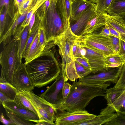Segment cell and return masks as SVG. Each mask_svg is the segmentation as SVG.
I'll return each mask as SVG.
<instances>
[{
  "label": "cell",
  "instance_id": "6da1fadb",
  "mask_svg": "<svg viewBox=\"0 0 125 125\" xmlns=\"http://www.w3.org/2000/svg\"><path fill=\"white\" fill-rule=\"evenodd\" d=\"M55 45L48 44L40 55L25 64L34 87H42L50 83L61 73L62 64L56 56L55 45Z\"/></svg>",
  "mask_w": 125,
  "mask_h": 125
},
{
  "label": "cell",
  "instance_id": "7a4b0ae2",
  "mask_svg": "<svg viewBox=\"0 0 125 125\" xmlns=\"http://www.w3.org/2000/svg\"><path fill=\"white\" fill-rule=\"evenodd\" d=\"M109 83L104 84L73 82L68 96L62 103L52 104L55 110H65L72 112L83 111L90 101L99 96H104Z\"/></svg>",
  "mask_w": 125,
  "mask_h": 125
},
{
  "label": "cell",
  "instance_id": "3957f363",
  "mask_svg": "<svg viewBox=\"0 0 125 125\" xmlns=\"http://www.w3.org/2000/svg\"><path fill=\"white\" fill-rule=\"evenodd\" d=\"M19 42V38L13 37L11 40L3 47L0 54L1 67L0 77L11 84L14 73L22 63L19 61L18 56Z\"/></svg>",
  "mask_w": 125,
  "mask_h": 125
},
{
  "label": "cell",
  "instance_id": "277c9868",
  "mask_svg": "<svg viewBox=\"0 0 125 125\" xmlns=\"http://www.w3.org/2000/svg\"><path fill=\"white\" fill-rule=\"evenodd\" d=\"M57 0H50L47 17L41 21L48 43L60 36L66 30L56 7Z\"/></svg>",
  "mask_w": 125,
  "mask_h": 125
},
{
  "label": "cell",
  "instance_id": "5b68a950",
  "mask_svg": "<svg viewBox=\"0 0 125 125\" xmlns=\"http://www.w3.org/2000/svg\"><path fill=\"white\" fill-rule=\"evenodd\" d=\"M77 41L82 46L100 52L104 56L116 53L110 37L92 32L81 36Z\"/></svg>",
  "mask_w": 125,
  "mask_h": 125
},
{
  "label": "cell",
  "instance_id": "8992f818",
  "mask_svg": "<svg viewBox=\"0 0 125 125\" xmlns=\"http://www.w3.org/2000/svg\"><path fill=\"white\" fill-rule=\"evenodd\" d=\"M79 38L72 32L70 24L63 33L53 41L55 44L58 47L59 53L62 59V70L65 72L67 65L74 60L72 48Z\"/></svg>",
  "mask_w": 125,
  "mask_h": 125
},
{
  "label": "cell",
  "instance_id": "52a82bcc",
  "mask_svg": "<svg viewBox=\"0 0 125 125\" xmlns=\"http://www.w3.org/2000/svg\"><path fill=\"white\" fill-rule=\"evenodd\" d=\"M22 91L37 112L39 122H45L55 125L54 123L55 110L52 104L32 91Z\"/></svg>",
  "mask_w": 125,
  "mask_h": 125
},
{
  "label": "cell",
  "instance_id": "ba28073f",
  "mask_svg": "<svg viewBox=\"0 0 125 125\" xmlns=\"http://www.w3.org/2000/svg\"><path fill=\"white\" fill-rule=\"evenodd\" d=\"M96 116L86 110L69 112L65 110H59L55 111L54 121L56 125H77Z\"/></svg>",
  "mask_w": 125,
  "mask_h": 125
},
{
  "label": "cell",
  "instance_id": "9c48e42d",
  "mask_svg": "<svg viewBox=\"0 0 125 125\" xmlns=\"http://www.w3.org/2000/svg\"><path fill=\"white\" fill-rule=\"evenodd\" d=\"M123 65L105 71L91 73L83 78H79L78 81L99 84H104L110 82L116 83L120 76Z\"/></svg>",
  "mask_w": 125,
  "mask_h": 125
},
{
  "label": "cell",
  "instance_id": "30bf717a",
  "mask_svg": "<svg viewBox=\"0 0 125 125\" xmlns=\"http://www.w3.org/2000/svg\"><path fill=\"white\" fill-rule=\"evenodd\" d=\"M68 80L66 74L61 71L52 84L39 96L51 104L62 103L63 100L62 88Z\"/></svg>",
  "mask_w": 125,
  "mask_h": 125
},
{
  "label": "cell",
  "instance_id": "8fae6325",
  "mask_svg": "<svg viewBox=\"0 0 125 125\" xmlns=\"http://www.w3.org/2000/svg\"><path fill=\"white\" fill-rule=\"evenodd\" d=\"M18 90L32 91L35 87L27 70L22 62L14 71L12 84Z\"/></svg>",
  "mask_w": 125,
  "mask_h": 125
},
{
  "label": "cell",
  "instance_id": "7c38bea8",
  "mask_svg": "<svg viewBox=\"0 0 125 125\" xmlns=\"http://www.w3.org/2000/svg\"><path fill=\"white\" fill-rule=\"evenodd\" d=\"M81 46L86 51L85 54L83 56L88 60L92 73H94L109 69L107 67L104 59V56L103 54L86 47Z\"/></svg>",
  "mask_w": 125,
  "mask_h": 125
},
{
  "label": "cell",
  "instance_id": "4fadbf2b",
  "mask_svg": "<svg viewBox=\"0 0 125 125\" xmlns=\"http://www.w3.org/2000/svg\"><path fill=\"white\" fill-rule=\"evenodd\" d=\"M96 13L95 8L87 10L74 20H70V28L72 32L79 37L87 23Z\"/></svg>",
  "mask_w": 125,
  "mask_h": 125
},
{
  "label": "cell",
  "instance_id": "5bb4252c",
  "mask_svg": "<svg viewBox=\"0 0 125 125\" xmlns=\"http://www.w3.org/2000/svg\"><path fill=\"white\" fill-rule=\"evenodd\" d=\"M2 104L5 109L12 111L27 120L36 123L40 122V118L38 115L13 100L3 103Z\"/></svg>",
  "mask_w": 125,
  "mask_h": 125
},
{
  "label": "cell",
  "instance_id": "9a60e30c",
  "mask_svg": "<svg viewBox=\"0 0 125 125\" xmlns=\"http://www.w3.org/2000/svg\"><path fill=\"white\" fill-rule=\"evenodd\" d=\"M65 71L68 80L73 82L92 73L91 71L85 68L75 59L67 65Z\"/></svg>",
  "mask_w": 125,
  "mask_h": 125
},
{
  "label": "cell",
  "instance_id": "2e32d148",
  "mask_svg": "<svg viewBox=\"0 0 125 125\" xmlns=\"http://www.w3.org/2000/svg\"><path fill=\"white\" fill-rule=\"evenodd\" d=\"M96 12L92 17L82 32L81 36L93 32L104 26L106 23V13Z\"/></svg>",
  "mask_w": 125,
  "mask_h": 125
},
{
  "label": "cell",
  "instance_id": "e0dca14e",
  "mask_svg": "<svg viewBox=\"0 0 125 125\" xmlns=\"http://www.w3.org/2000/svg\"><path fill=\"white\" fill-rule=\"evenodd\" d=\"M96 4L88 0H75L71 4V17L74 20L85 10L95 8Z\"/></svg>",
  "mask_w": 125,
  "mask_h": 125
},
{
  "label": "cell",
  "instance_id": "ac0fdd59",
  "mask_svg": "<svg viewBox=\"0 0 125 125\" xmlns=\"http://www.w3.org/2000/svg\"><path fill=\"white\" fill-rule=\"evenodd\" d=\"M71 3L70 0H57L56 1V8L66 29L70 24Z\"/></svg>",
  "mask_w": 125,
  "mask_h": 125
},
{
  "label": "cell",
  "instance_id": "d6986e66",
  "mask_svg": "<svg viewBox=\"0 0 125 125\" xmlns=\"http://www.w3.org/2000/svg\"><path fill=\"white\" fill-rule=\"evenodd\" d=\"M106 23L118 31L122 36H125V21L119 15H111L106 13Z\"/></svg>",
  "mask_w": 125,
  "mask_h": 125
},
{
  "label": "cell",
  "instance_id": "ffe728a7",
  "mask_svg": "<svg viewBox=\"0 0 125 125\" xmlns=\"http://www.w3.org/2000/svg\"><path fill=\"white\" fill-rule=\"evenodd\" d=\"M44 49L40 45L39 40V32L31 44L25 59V64H26L36 58L42 53Z\"/></svg>",
  "mask_w": 125,
  "mask_h": 125
},
{
  "label": "cell",
  "instance_id": "44dd1931",
  "mask_svg": "<svg viewBox=\"0 0 125 125\" xmlns=\"http://www.w3.org/2000/svg\"><path fill=\"white\" fill-rule=\"evenodd\" d=\"M116 113L100 114L93 118L79 123L77 125H104L114 118Z\"/></svg>",
  "mask_w": 125,
  "mask_h": 125
},
{
  "label": "cell",
  "instance_id": "7402d4cb",
  "mask_svg": "<svg viewBox=\"0 0 125 125\" xmlns=\"http://www.w3.org/2000/svg\"><path fill=\"white\" fill-rule=\"evenodd\" d=\"M29 33L28 25L24 28L17 35L14 37L19 39L18 54L19 60L21 63L23 53L26 45Z\"/></svg>",
  "mask_w": 125,
  "mask_h": 125
},
{
  "label": "cell",
  "instance_id": "603a6c76",
  "mask_svg": "<svg viewBox=\"0 0 125 125\" xmlns=\"http://www.w3.org/2000/svg\"><path fill=\"white\" fill-rule=\"evenodd\" d=\"M125 102V90L121 95L111 104L107 105L104 108L102 109L100 114H109L114 113L119 109Z\"/></svg>",
  "mask_w": 125,
  "mask_h": 125
},
{
  "label": "cell",
  "instance_id": "cb8c5ba5",
  "mask_svg": "<svg viewBox=\"0 0 125 125\" xmlns=\"http://www.w3.org/2000/svg\"><path fill=\"white\" fill-rule=\"evenodd\" d=\"M0 91L12 100H14L19 90L12 84L0 78Z\"/></svg>",
  "mask_w": 125,
  "mask_h": 125
},
{
  "label": "cell",
  "instance_id": "d4e9b609",
  "mask_svg": "<svg viewBox=\"0 0 125 125\" xmlns=\"http://www.w3.org/2000/svg\"><path fill=\"white\" fill-rule=\"evenodd\" d=\"M104 59L109 69L118 67L125 63V59L118 53L104 56Z\"/></svg>",
  "mask_w": 125,
  "mask_h": 125
},
{
  "label": "cell",
  "instance_id": "484cf974",
  "mask_svg": "<svg viewBox=\"0 0 125 125\" xmlns=\"http://www.w3.org/2000/svg\"><path fill=\"white\" fill-rule=\"evenodd\" d=\"M106 12L111 15L125 12V0H113Z\"/></svg>",
  "mask_w": 125,
  "mask_h": 125
},
{
  "label": "cell",
  "instance_id": "4316f807",
  "mask_svg": "<svg viewBox=\"0 0 125 125\" xmlns=\"http://www.w3.org/2000/svg\"><path fill=\"white\" fill-rule=\"evenodd\" d=\"M6 114L12 122V125H33V122L27 120L16 113L7 109H5Z\"/></svg>",
  "mask_w": 125,
  "mask_h": 125
},
{
  "label": "cell",
  "instance_id": "83f0119b",
  "mask_svg": "<svg viewBox=\"0 0 125 125\" xmlns=\"http://www.w3.org/2000/svg\"><path fill=\"white\" fill-rule=\"evenodd\" d=\"M41 21H37L34 22L30 32H29L27 41L24 50L22 58H25L27 55L30 46L37 34L39 32Z\"/></svg>",
  "mask_w": 125,
  "mask_h": 125
},
{
  "label": "cell",
  "instance_id": "f1b7e54d",
  "mask_svg": "<svg viewBox=\"0 0 125 125\" xmlns=\"http://www.w3.org/2000/svg\"><path fill=\"white\" fill-rule=\"evenodd\" d=\"M13 101L38 115L37 112L22 90H18Z\"/></svg>",
  "mask_w": 125,
  "mask_h": 125
},
{
  "label": "cell",
  "instance_id": "f546056e",
  "mask_svg": "<svg viewBox=\"0 0 125 125\" xmlns=\"http://www.w3.org/2000/svg\"><path fill=\"white\" fill-rule=\"evenodd\" d=\"M124 90L116 89L114 87L107 89L104 97L107 101V105L111 104L123 93Z\"/></svg>",
  "mask_w": 125,
  "mask_h": 125
},
{
  "label": "cell",
  "instance_id": "4dcf8cb0",
  "mask_svg": "<svg viewBox=\"0 0 125 125\" xmlns=\"http://www.w3.org/2000/svg\"><path fill=\"white\" fill-rule=\"evenodd\" d=\"M116 112L115 117L105 125H125V113L119 111Z\"/></svg>",
  "mask_w": 125,
  "mask_h": 125
},
{
  "label": "cell",
  "instance_id": "1f68e13d",
  "mask_svg": "<svg viewBox=\"0 0 125 125\" xmlns=\"http://www.w3.org/2000/svg\"><path fill=\"white\" fill-rule=\"evenodd\" d=\"M113 0H98L96 3L95 11L97 13L106 12Z\"/></svg>",
  "mask_w": 125,
  "mask_h": 125
},
{
  "label": "cell",
  "instance_id": "d6a6232c",
  "mask_svg": "<svg viewBox=\"0 0 125 125\" xmlns=\"http://www.w3.org/2000/svg\"><path fill=\"white\" fill-rule=\"evenodd\" d=\"M77 40L73 44L72 48V54L74 60L84 56L85 53V50L81 46Z\"/></svg>",
  "mask_w": 125,
  "mask_h": 125
},
{
  "label": "cell",
  "instance_id": "836d02e7",
  "mask_svg": "<svg viewBox=\"0 0 125 125\" xmlns=\"http://www.w3.org/2000/svg\"><path fill=\"white\" fill-rule=\"evenodd\" d=\"M116 89H125V63L122 65L121 72L118 79L113 87Z\"/></svg>",
  "mask_w": 125,
  "mask_h": 125
},
{
  "label": "cell",
  "instance_id": "e575fe53",
  "mask_svg": "<svg viewBox=\"0 0 125 125\" xmlns=\"http://www.w3.org/2000/svg\"><path fill=\"white\" fill-rule=\"evenodd\" d=\"M39 40L40 45L44 49L48 43L44 30L41 25L39 31Z\"/></svg>",
  "mask_w": 125,
  "mask_h": 125
},
{
  "label": "cell",
  "instance_id": "d590c367",
  "mask_svg": "<svg viewBox=\"0 0 125 125\" xmlns=\"http://www.w3.org/2000/svg\"><path fill=\"white\" fill-rule=\"evenodd\" d=\"M122 36L121 39H119V47L118 53L125 60V37Z\"/></svg>",
  "mask_w": 125,
  "mask_h": 125
},
{
  "label": "cell",
  "instance_id": "8d00e7d4",
  "mask_svg": "<svg viewBox=\"0 0 125 125\" xmlns=\"http://www.w3.org/2000/svg\"><path fill=\"white\" fill-rule=\"evenodd\" d=\"M75 59L85 68L91 71L88 60L85 57L83 56L77 58Z\"/></svg>",
  "mask_w": 125,
  "mask_h": 125
},
{
  "label": "cell",
  "instance_id": "74e56055",
  "mask_svg": "<svg viewBox=\"0 0 125 125\" xmlns=\"http://www.w3.org/2000/svg\"><path fill=\"white\" fill-rule=\"evenodd\" d=\"M71 87L72 85L67 82L64 83L62 88V90L63 100L66 98L68 96L70 91Z\"/></svg>",
  "mask_w": 125,
  "mask_h": 125
},
{
  "label": "cell",
  "instance_id": "f35d334b",
  "mask_svg": "<svg viewBox=\"0 0 125 125\" xmlns=\"http://www.w3.org/2000/svg\"><path fill=\"white\" fill-rule=\"evenodd\" d=\"M112 45L116 53H118L119 47V39L116 37L110 36Z\"/></svg>",
  "mask_w": 125,
  "mask_h": 125
},
{
  "label": "cell",
  "instance_id": "ab89813d",
  "mask_svg": "<svg viewBox=\"0 0 125 125\" xmlns=\"http://www.w3.org/2000/svg\"><path fill=\"white\" fill-rule=\"evenodd\" d=\"M107 24L110 33V36H112L116 37L119 39H121L122 36L121 34L117 31L112 28L108 24Z\"/></svg>",
  "mask_w": 125,
  "mask_h": 125
},
{
  "label": "cell",
  "instance_id": "60d3db41",
  "mask_svg": "<svg viewBox=\"0 0 125 125\" xmlns=\"http://www.w3.org/2000/svg\"><path fill=\"white\" fill-rule=\"evenodd\" d=\"M100 33L105 36L110 37V33L107 24L106 23L104 27L102 28L101 32Z\"/></svg>",
  "mask_w": 125,
  "mask_h": 125
},
{
  "label": "cell",
  "instance_id": "b9f144b4",
  "mask_svg": "<svg viewBox=\"0 0 125 125\" xmlns=\"http://www.w3.org/2000/svg\"><path fill=\"white\" fill-rule=\"evenodd\" d=\"M31 0H26L23 2L20 12L21 14L23 13L27 9Z\"/></svg>",
  "mask_w": 125,
  "mask_h": 125
},
{
  "label": "cell",
  "instance_id": "7bdbcfd3",
  "mask_svg": "<svg viewBox=\"0 0 125 125\" xmlns=\"http://www.w3.org/2000/svg\"><path fill=\"white\" fill-rule=\"evenodd\" d=\"M0 122L3 124L6 125H12V122L10 120L6 119L5 117L2 113H1L0 116Z\"/></svg>",
  "mask_w": 125,
  "mask_h": 125
},
{
  "label": "cell",
  "instance_id": "ee69618b",
  "mask_svg": "<svg viewBox=\"0 0 125 125\" xmlns=\"http://www.w3.org/2000/svg\"><path fill=\"white\" fill-rule=\"evenodd\" d=\"M35 17L34 13L31 16L29 20L28 25L29 32H30L35 22Z\"/></svg>",
  "mask_w": 125,
  "mask_h": 125
},
{
  "label": "cell",
  "instance_id": "f6af8a7d",
  "mask_svg": "<svg viewBox=\"0 0 125 125\" xmlns=\"http://www.w3.org/2000/svg\"><path fill=\"white\" fill-rule=\"evenodd\" d=\"M12 100L0 91V104Z\"/></svg>",
  "mask_w": 125,
  "mask_h": 125
},
{
  "label": "cell",
  "instance_id": "bcb514c9",
  "mask_svg": "<svg viewBox=\"0 0 125 125\" xmlns=\"http://www.w3.org/2000/svg\"><path fill=\"white\" fill-rule=\"evenodd\" d=\"M9 0H0V7L5 5L6 8L8 7Z\"/></svg>",
  "mask_w": 125,
  "mask_h": 125
},
{
  "label": "cell",
  "instance_id": "7dc6e473",
  "mask_svg": "<svg viewBox=\"0 0 125 125\" xmlns=\"http://www.w3.org/2000/svg\"><path fill=\"white\" fill-rule=\"evenodd\" d=\"M119 111L125 113V102L121 106Z\"/></svg>",
  "mask_w": 125,
  "mask_h": 125
},
{
  "label": "cell",
  "instance_id": "c3c4849f",
  "mask_svg": "<svg viewBox=\"0 0 125 125\" xmlns=\"http://www.w3.org/2000/svg\"><path fill=\"white\" fill-rule=\"evenodd\" d=\"M35 125H51L48 123L45 122H40L37 123Z\"/></svg>",
  "mask_w": 125,
  "mask_h": 125
},
{
  "label": "cell",
  "instance_id": "681fc988",
  "mask_svg": "<svg viewBox=\"0 0 125 125\" xmlns=\"http://www.w3.org/2000/svg\"><path fill=\"white\" fill-rule=\"evenodd\" d=\"M118 15L122 17L123 19L125 21V12L121 13Z\"/></svg>",
  "mask_w": 125,
  "mask_h": 125
},
{
  "label": "cell",
  "instance_id": "f907efd6",
  "mask_svg": "<svg viewBox=\"0 0 125 125\" xmlns=\"http://www.w3.org/2000/svg\"><path fill=\"white\" fill-rule=\"evenodd\" d=\"M94 3H96L98 0H88Z\"/></svg>",
  "mask_w": 125,
  "mask_h": 125
},
{
  "label": "cell",
  "instance_id": "816d5d0a",
  "mask_svg": "<svg viewBox=\"0 0 125 125\" xmlns=\"http://www.w3.org/2000/svg\"><path fill=\"white\" fill-rule=\"evenodd\" d=\"M75 0H70L71 1V3H72L73 1H74Z\"/></svg>",
  "mask_w": 125,
  "mask_h": 125
}]
</instances>
